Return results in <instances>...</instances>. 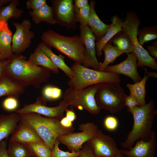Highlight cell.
I'll list each match as a JSON object with an SVG mask.
<instances>
[{"instance_id": "d590c367", "label": "cell", "mask_w": 157, "mask_h": 157, "mask_svg": "<svg viewBox=\"0 0 157 157\" xmlns=\"http://www.w3.org/2000/svg\"><path fill=\"white\" fill-rule=\"evenodd\" d=\"M18 104L17 98L13 97H8L3 100L2 106L5 110L11 111L16 110Z\"/></svg>"}, {"instance_id": "836d02e7", "label": "cell", "mask_w": 157, "mask_h": 157, "mask_svg": "<svg viewBox=\"0 0 157 157\" xmlns=\"http://www.w3.org/2000/svg\"><path fill=\"white\" fill-rule=\"evenodd\" d=\"M90 13V7L89 4L86 7L82 8L75 13L76 19L80 24L88 25V23Z\"/></svg>"}, {"instance_id": "9a60e30c", "label": "cell", "mask_w": 157, "mask_h": 157, "mask_svg": "<svg viewBox=\"0 0 157 157\" xmlns=\"http://www.w3.org/2000/svg\"><path fill=\"white\" fill-rule=\"evenodd\" d=\"M127 54V57L124 60L115 65H108L104 71L124 75L135 83L142 79L137 70V58L133 52Z\"/></svg>"}, {"instance_id": "8d00e7d4", "label": "cell", "mask_w": 157, "mask_h": 157, "mask_svg": "<svg viewBox=\"0 0 157 157\" xmlns=\"http://www.w3.org/2000/svg\"><path fill=\"white\" fill-rule=\"evenodd\" d=\"M119 124L117 118L112 115L106 116L104 121V125L105 129L111 131H114L117 129Z\"/></svg>"}, {"instance_id": "7402d4cb", "label": "cell", "mask_w": 157, "mask_h": 157, "mask_svg": "<svg viewBox=\"0 0 157 157\" xmlns=\"http://www.w3.org/2000/svg\"><path fill=\"white\" fill-rule=\"evenodd\" d=\"M25 88L4 75L0 80V97L3 96L17 98L24 92Z\"/></svg>"}, {"instance_id": "5b68a950", "label": "cell", "mask_w": 157, "mask_h": 157, "mask_svg": "<svg viewBox=\"0 0 157 157\" xmlns=\"http://www.w3.org/2000/svg\"><path fill=\"white\" fill-rule=\"evenodd\" d=\"M71 68L72 76L67 83L69 88L80 89L99 83H120L121 81L120 74L91 69L80 63H74Z\"/></svg>"}, {"instance_id": "f35d334b", "label": "cell", "mask_w": 157, "mask_h": 157, "mask_svg": "<svg viewBox=\"0 0 157 157\" xmlns=\"http://www.w3.org/2000/svg\"><path fill=\"white\" fill-rule=\"evenodd\" d=\"M125 106L130 113L134 108L139 106L138 103L136 99L132 96L129 94L127 95L125 101Z\"/></svg>"}, {"instance_id": "ba28073f", "label": "cell", "mask_w": 157, "mask_h": 157, "mask_svg": "<svg viewBox=\"0 0 157 157\" xmlns=\"http://www.w3.org/2000/svg\"><path fill=\"white\" fill-rule=\"evenodd\" d=\"M97 86V84L80 89L69 87L64 92L63 100L71 108L77 107L84 109L92 115H97L101 109L94 97Z\"/></svg>"}, {"instance_id": "d6986e66", "label": "cell", "mask_w": 157, "mask_h": 157, "mask_svg": "<svg viewBox=\"0 0 157 157\" xmlns=\"http://www.w3.org/2000/svg\"><path fill=\"white\" fill-rule=\"evenodd\" d=\"M95 1H90V13L88 26L94 35L97 41L100 40L106 34L109 28L110 25L102 22L97 15L95 9Z\"/></svg>"}, {"instance_id": "5bb4252c", "label": "cell", "mask_w": 157, "mask_h": 157, "mask_svg": "<svg viewBox=\"0 0 157 157\" xmlns=\"http://www.w3.org/2000/svg\"><path fill=\"white\" fill-rule=\"evenodd\" d=\"M80 35L85 48L84 58L82 65L88 68L91 67L94 69L99 71L100 63L96 56L95 40L96 38L88 25L80 24Z\"/></svg>"}, {"instance_id": "4fadbf2b", "label": "cell", "mask_w": 157, "mask_h": 157, "mask_svg": "<svg viewBox=\"0 0 157 157\" xmlns=\"http://www.w3.org/2000/svg\"><path fill=\"white\" fill-rule=\"evenodd\" d=\"M13 25L16 30L13 37L12 50L14 54L19 55L30 46L34 33L30 30L31 24L28 19H24L20 24L14 22Z\"/></svg>"}, {"instance_id": "30bf717a", "label": "cell", "mask_w": 157, "mask_h": 157, "mask_svg": "<svg viewBox=\"0 0 157 157\" xmlns=\"http://www.w3.org/2000/svg\"><path fill=\"white\" fill-rule=\"evenodd\" d=\"M69 106V105L63 100L60 101L57 106H48L46 105L44 98L38 97L35 103L25 105L22 108L17 109L14 112L18 114L35 113L47 117L60 120L63 117L64 113Z\"/></svg>"}, {"instance_id": "d6a6232c", "label": "cell", "mask_w": 157, "mask_h": 157, "mask_svg": "<svg viewBox=\"0 0 157 157\" xmlns=\"http://www.w3.org/2000/svg\"><path fill=\"white\" fill-rule=\"evenodd\" d=\"M60 143L57 139L54 143L53 148L51 150V157H78L80 156L83 152V149L77 152L73 151L69 152L61 150L59 148V145Z\"/></svg>"}, {"instance_id": "7a4b0ae2", "label": "cell", "mask_w": 157, "mask_h": 157, "mask_svg": "<svg viewBox=\"0 0 157 157\" xmlns=\"http://www.w3.org/2000/svg\"><path fill=\"white\" fill-rule=\"evenodd\" d=\"M154 100L151 99L142 106H137L130 112L133 115V123L126 140L121 143L122 147L129 149L137 141L149 140L151 136L154 119L157 111Z\"/></svg>"}, {"instance_id": "60d3db41", "label": "cell", "mask_w": 157, "mask_h": 157, "mask_svg": "<svg viewBox=\"0 0 157 157\" xmlns=\"http://www.w3.org/2000/svg\"><path fill=\"white\" fill-rule=\"evenodd\" d=\"M74 7L75 12L89 5L88 0H75Z\"/></svg>"}, {"instance_id": "b9f144b4", "label": "cell", "mask_w": 157, "mask_h": 157, "mask_svg": "<svg viewBox=\"0 0 157 157\" xmlns=\"http://www.w3.org/2000/svg\"><path fill=\"white\" fill-rule=\"evenodd\" d=\"M7 143L3 140L0 142V157H9L7 150Z\"/></svg>"}, {"instance_id": "d4e9b609", "label": "cell", "mask_w": 157, "mask_h": 157, "mask_svg": "<svg viewBox=\"0 0 157 157\" xmlns=\"http://www.w3.org/2000/svg\"><path fill=\"white\" fill-rule=\"evenodd\" d=\"M38 47L48 56L58 69H61L69 78H72V70L71 68L65 63L64 56L61 55L56 54L52 51L50 47L42 42L39 44Z\"/></svg>"}, {"instance_id": "7bdbcfd3", "label": "cell", "mask_w": 157, "mask_h": 157, "mask_svg": "<svg viewBox=\"0 0 157 157\" xmlns=\"http://www.w3.org/2000/svg\"><path fill=\"white\" fill-rule=\"evenodd\" d=\"M147 49L149 54L154 57L155 59L157 58V41L154 42L151 45L147 47Z\"/></svg>"}, {"instance_id": "74e56055", "label": "cell", "mask_w": 157, "mask_h": 157, "mask_svg": "<svg viewBox=\"0 0 157 157\" xmlns=\"http://www.w3.org/2000/svg\"><path fill=\"white\" fill-rule=\"evenodd\" d=\"M47 4L46 0H28L26 2V6L28 9L32 10L38 9Z\"/></svg>"}, {"instance_id": "2e32d148", "label": "cell", "mask_w": 157, "mask_h": 157, "mask_svg": "<svg viewBox=\"0 0 157 157\" xmlns=\"http://www.w3.org/2000/svg\"><path fill=\"white\" fill-rule=\"evenodd\" d=\"M157 147L156 132L153 131L150 139L147 141L139 140L135 145L127 150H120V152L127 157H155Z\"/></svg>"}, {"instance_id": "f1b7e54d", "label": "cell", "mask_w": 157, "mask_h": 157, "mask_svg": "<svg viewBox=\"0 0 157 157\" xmlns=\"http://www.w3.org/2000/svg\"><path fill=\"white\" fill-rule=\"evenodd\" d=\"M112 42L123 53H129L133 52L131 40L123 31L116 35L109 41Z\"/></svg>"}, {"instance_id": "6da1fadb", "label": "cell", "mask_w": 157, "mask_h": 157, "mask_svg": "<svg viewBox=\"0 0 157 157\" xmlns=\"http://www.w3.org/2000/svg\"><path fill=\"white\" fill-rule=\"evenodd\" d=\"M21 55H16L6 64L4 75L24 88L32 85L39 88L47 82L50 71L43 67L35 65L25 60Z\"/></svg>"}, {"instance_id": "3957f363", "label": "cell", "mask_w": 157, "mask_h": 157, "mask_svg": "<svg viewBox=\"0 0 157 157\" xmlns=\"http://www.w3.org/2000/svg\"><path fill=\"white\" fill-rule=\"evenodd\" d=\"M20 120L32 128L52 150L59 136L73 133V126L67 128L60 123V119L44 117L35 113L19 114Z\"/></svg>"}, {"instance_id": "e575fe53", "label": "cell", "mask_w": 157, "mask_h": 157, "mask_svg": "<svg viewBox=\"0 0 157 157\" xmlns=\"http://www.w3.org/2000/svg\"><path fill=\"white\" fill-rule=\"evenodd\" d=\"M43 94L44 96L48 99L56 100L60 97L62 91L58 88L49 85L44 88Z\"/></svg>"}, {"instance_id": "4dcf8cb0", "label": "cell", "mask_w": 157, "mask_h": 157, "mask_svg": "<svg viewBox=\"0 0 157 157\" xmlns=\"http://www.w3.org/2000/svg\"><path fill=\"white\" fill-rule=\"evenodd\" d=\"M35 157H51V150L43 141L27 143Z\"/></svg>"}, {"instance_id": "bcb514c9", "label": "cell", "mask_w": 157, "mask_h": 157, "mask_svg": "<svg viewBox=\"0 0 157 157\" xmlns=\"http://www.w3.org/2000/svg\"><path fill=\"white\" fill-rule=\"evenodd\" d=\"M60 124L64 127L70 128L72 127V122L69 120L66 117H63L60 120Z\"/></svg>"}, {"instance_id": "44dd1931", "label": "cell", "mask_w": 157, "mask_h": 157, "mask_svg": "<svg viewBox=\"0 0 157 157\" xmlns=\"http://www.w3.org/2000/svg\"><path fill=\"white\" fill-rule=\"evenodd\" d=\"M19 121V115L16 113L0 115V142L13 133Z\"/></svg>"}, {"instance_id": "603a6c76", "label": "cell", "mask_w": 157, "mask_h": 157, "mask_svg": "<svg viewBox=\"0 0 157 157\" xmlns=\"http://www.w3.org/2000/svg\"><path fill=\"white\" fill-rule=\"evenodd\" d=\"M143 68L144 69V74L143 78L139 81L134 84L128 83L126 85L130 91L129 95L136 99L139 107L142 106L146 104L145 100L146 94L145 85L149 78L146 75L147 69Z\"/></svg>"}, {"instance_id": "c3c4849f", "label": "cell", "mask_w": 157, "mask_h": 157, "mask_svg": "<svg viewBox=\"0 0 157 157\" xmlns=\"http://www.w3.org/2000/svg\"><path fill=\"white\" fill-rule=\"evenodd\" d=\"M11 1V0H0V9L4 4L10 3Z\"/></svg>"}, {"instance_id": "8992f818", "label": "cell", "mask_w": 157, "mask_h": 157, "mask_svg": "<svg viewBox=\"0 0 157 157\" xmlns=\"http://www.w3.org/2000/svg\"><path fill=\"white\" fill-rule=\"evenodd\" d=\"M119 83L107 82L97 84L94 97L101 110L114 114L120 112L125 107L127 95Z\"/></svg>"}, {"instance_id": "ee69618b", "label": "cell", "mask_w": 157, "mask_h": 157, "mask_svg": "<svg viewBox=\"0 0 157 157\" xmlns=\"http://www.w3.org/2000/svg\"><path fill=\"white\" fill-rule=\"evenodd\" d=\"M65 112V117L69 120L73 122L76 119V116L74 111L67 109Z\"/></svg>"}, {"instance_id": "1f68e13d", "label": "cell", "mask_w": 157, "mask_h": 157, "mask_svg": "<svg viewBox=\"0 0 157 157\" xmlns=\"http://www.w3.org/2000/svg\"><path fill=\"white\" fill-rule=\"evenodd\" d=\"M138 40L141 46L146 42L155 40L157 38V26L144 27L138 30Z\"/></svg>"}, {"instance_id": "ac0fdd59", "label": "cell", "mask_w": 157, "mask_h": 157, "mask_svg": "<svg viewBox=\"0 0 157 157\" xmlns=\"http://www.w3.org/2000/svg\"><path fill=\"white\" fill-rule=\"evenodd\" d=\"M13 37L8 22L0 20V53L6 59H11L16 55L12 50Z\"/></svg>"}, {"instance_id": "7dc6e473", "label": "cell", "mask_w": 157, "mask_h": 157, "mask_svg": "<svg viewBox=\"0 0 157 157\" xmlns=\"http://www.w3.org/2000/svg\"><path fill=\"white\" fill-rule=\"evenodd\" d=\"M146 75L148 78L152 77L157 78V73L153 72H147Z\"/></svg>"}, {"instance_id": "cb8c5ba5", "label": "cell", "mask_w": 157, "mask_h": 157, "mask_svg": "<svg viewBox=\"0 0 157 157\" xmlns=\"http://www.w3.org/2000/svg\"><path fill=\"white\" fill-rule=\"evenodd\" d=\"M28 62L36 66H41L54 73L58 74V68L53 64L48 56L38 46L30 56Z\"/></svg>"}, {"instance_id": "9c48e42d", "label": "cell", "mask_w": 157, "mask_h": 157, "mask_svg": "<svg viewBox=\"0 0 157 157\" xmlns=\"http://www.w3.org/2000/svg\"><path fill=\"white\" fill-rule=\"evenodd\" d=\"M79 128L81 132L61 135L57 138L71 152L81 150L83 144L94 137L99 130L97 126L93 122L81 124Z\"/></svg>"}, {"instance_id": "83f0119b", "label": "cell", "mask_w": 157, "mask_h": 157, "mask_svg": "<svg viewBox=\"0 0 157 157\" xmlns=\"http://www.w3.org/2000/svg\"><path fill=\"white\" fill-rule=\"evenodd\" d=\"M104 53V59L103 63H100L99 71H104L110 63L115 61L116 58L123 53L117 47L113 46L109 41L102 49Z\"/></svg>"}, {"instance_id": "4316f807", "label": "cell", "mask_w": 157, "mask_h": 157, "mask_svg": "<svg viewBox=\"0 0 157 157\" xmlns=\"http://www.w3.org/2000/svg\"><path fill=\"white\" fill-rule=\"evenodd\" d=\"M7 152L9 157H32L33 155L28 145L9 140Z\"/></svg>"}, {"instance_id": "52a82bcc", "label": "cell", "mask_w": 157, "mask_h": 157, "mask_svg": "<svg viewBox=\"0 0 157 157\" xmlns=\"http://www.w3.org/2000/svg\"><path fill=\"white\" fill-rule=\"evenodd\" d=\"M140 23L139 18L133 12L127 13L126 19L122 21L123 31L129 37L132 43L133 52L136 56L137 67L145 66L157 70L156 59L151 56L147 51L140 45L137 38L138 27Z\"/></svg>"}, {"instance_id": "e0dca14e", "label": "cell", "mask_w": 157, "mask_h": 157, "mask_svg": "<svg viewBox=\"0 0 157 157\" xmlns=\"http://www.w3.org/2000/svg\"><path fill=\"white\" fill-rule=\"evenodd\" d=\"M10 140L27 144L43 141L31 127L20 120Z\"/></svg>"}, {"instance_id": "ffe728a7", "label": "cell", "mask_w": 157, "mask_h": 157, "mask_svg": "<svg viewBox=\"0 0 157 157\" xmlns=\"http://www.w3.org/2000/svg\"><path fill=\"white\" fill-rule=\"evenodd\" d=\"M111 24L104 35L95 43L96 54L99 56L102 54V49L105 45L117 33L123 31L121 24L122 20L117 15L111 18Z\"/></svg>"}, {"instance_id": "f6af8a7d", "label": "cell", "mask_w": 157, "mask_h": 157, "mask_svg": "<svg viewBox=\"0 0 157 157\" xmlns=\"http://www.w3.org/2000/svg\"><path fill=\"white\" fill-rule=\"evenodd\" d=\"M9 60L0 59V80L4 75L5 66Z\"/></svg>"}, {"instance_id": "ab89813d", "label": "cell", "mask_w": 157, "mask_h": 157, "mask_svg": "<svg viewBox=\"0 0 157 157\" xmlns=\"http://www.w3.org/2000/svg\"><path fill=\"white\" fill-rule=\"evenodd\" d=\"M83 147L82 154L78 157H96L94 154L90 147L87 142Z\"/></svg>"}, {"instance_id": "277c9868", "label": "cell", "mask_w": 157, "mask_h": 157, "mask_svg": "<svg viewBox=\"0 0 157 157\" xmlns=\"http://www.w3.org/2000/svg\"><path fill=\"white\" fill-rule=\"evenodd\" d=\"M42 42L67 56L75 63L82 64L85 48L80 36H66L49 29L41 36Z\"/></svg>"}, {"instance_id": "8fae6325", "label": "cell", "mask_w": 157, "mask_h": 157, "mask_svg": "<svg viewBox=\"0 0 157 157\" xmlns=\"http://www.w3.org/2000/svg\"><path fill=\"white\" fill-rule=\"evenodd\" d=\"M54 17L57 23L67 29L77 27L72 0H54L51 1Z\"/></svg>"}, {"instance_id": "484cf974", "label": "cell", "mask_w": 157, "mask_h": 157, "mask_svg": "<svg viewBox=\"0 0 157 157\" xmlns=\"http://www.w3.org/2000/svg\"><path fill=\"white\" fill-rule=\"evenodd\" d=\"M32 20L37 24L42 22L53 25L57 23L53 15V9L47 4L40 8L29 11Z\"/></svg>"}, {"instance_id": "7c38bea8", "label": "cell", "mask_w": 157, "mask_h": 157, "mask_svg": "<svg viewBox=\"0 0 157 157\" xmlns=\"http://www.w3.org/2000/svg\"><path fill=\"white\" fill-rule=\"evenodd\" d=\"M86 142L96 157H115L120 152L114 140L99 129L94 137Z\"/></svg>"}, {"instance_id": "f546056e", "label": "cell", "mask_w": 157, "mask_h": 157, "mask_svg": "<svg viewBox=\"0 0 157 157\" xmlns=\"http://www.w3.org/2000/svg\"><path fill=\"white\" fill-rule=\"evenodd\" d=\"M19 2L18 0H12L8 5L0 9V20L8 22L12 17L15 19L21 17L23 10L17 8Z\"/></svg>"}, {"instance_id": "f907efd6", "label": "cell", "mask_w": 157, "mask_h": 157, "mask_svg": "<svg viewBox=\"0 0 157 157\" xmlns=\"http://www.w3.org/2000/svg\"><path fill=\"white\" fill-rule=\"evenodd\" d=\"M0 59L1 60H5L3 57L1 55L0 53Z\"/></svg>"}, {"instance_id": "681fc988", "label": "cell", "mask_w": 157, "mask_h": 157, "mask_svg": "<svg viewBox=\"0 0 157 157\" xmlns=\"http://www.w3.org/2000/svg\"><path fill=\"white\" fill-rule=\"evenodd\" d=\"M124 156L120 151L115 157H124Z\"/></svg>"}]
</instances>
